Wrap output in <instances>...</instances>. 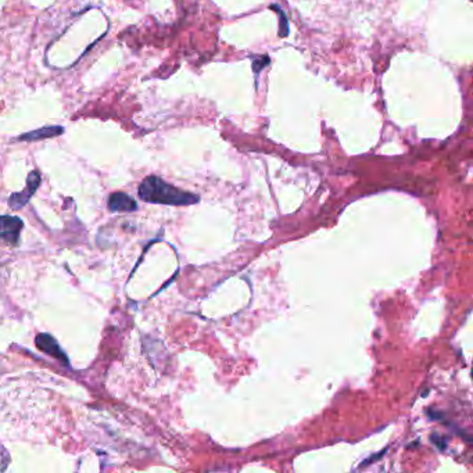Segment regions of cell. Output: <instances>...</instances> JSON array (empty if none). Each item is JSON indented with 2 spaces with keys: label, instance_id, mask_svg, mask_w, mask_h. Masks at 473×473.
I'll return each instance as SVG.
<instances>
[{
  "label": "cell",
  "instance_id": "obj_5",
  "mask_svg": "<svg viewBox=\"0 0 473 473\" xmlns=\"http://www.w3.org/2000/svg\"><path fill=\"white\" fill-rule=\"evenodd\" d=\"M138 208L136 201L122 191H115L108 198V210L111 212H132Z\"/></svg>",
  "mask_w": 473,
  "mask_h": 473
},
{
  "label": "cell",
  "instance_id": "obj_7",
  "mask_svg": "<svg viewBox=\"0 0 473 473\" xmlns=\"http://www.w3.org/2000/svg\"><path fill=\"white\" fill-rule=\"evenodd\" d=\"M271 8L277 10L278 14L281 15V31H279V34H281V36H286L289 34V25H287V18H286L284 10L279 6H272Z\"/></svg>",
  "mask_w": 473,
  "mask_h": 473
},
{
  "label": "cell",
  "instance_id": "obj_2",
  "mask_svg": "<svg viewBox=\"0 0 473 473\" xmlns=\"http://www.w3.org/2000/svg\"><path fill=\"white\" fill-rule=\"evenodd\" d=\"M24 222L18 217L0 215V245L15 246L18 245Z\"/></svg>",
  "mask_w": 473,
  "mask_h": 473
},
{
  "label": "cell",
  "instance_id": "obj_4",
  "mask_svg": "<svg viewBox=\"0 0 473 473\" xmlns=\"http://www.w3.org/2000/svg\"><path fill=\"white\" fill-rule=\"evenodd\" d=\"M35 343H36L38 349L42 350L43 353H46V354H49V356H52V357H54V358L63 361L64 365H68V358H67V356L63 353V350L60 349L59 343L54 340L53 336H50V335H48V333L38 335Z\"/></svg>",
  "mask_w": 473,
  "mask_h": 473
},
{
  "label": "cell",
  "instance_id": "obj_1",
  "mask_svg": "<svg viewBox=\"0 0 473 473\" xmlns=\"http://www.w3.org/2000/svg\"><path fill=\"white\" fill-rule=\"evenodd\" d=\"M139 197L146 203L166 205H190L198 203V196L178 189L159 177H147L139 187Z\"/></svg>",
  "mask_w": 473,
  "mask_h": 473
},
{
  "label": "cell",
  "instance_id": "obj_3",
  "mask_svg": "<svg viewBox=\"0 0 473 473\" xmlns=\"http://www.w3.org/2000/svg\"><path fill=\"white\" fill-rule=\"evenodd\" d=\"M41 185V174L38 171H32L27 178V187L20 193H13L8 198V205L13 210H21L34 196V193Z\"/></svg>",
  "mask_w": 473,
  "mask_h": 473
},
{
  "label": "cell",
  "instance_id": "obj_6",
  "mask_svg": "<svg viewBox=\"0 0 473 473\" xmlns=\"http://www.w3.org/2000/svg\"><path fill=\"white\" fill-rule=\"evenodd\" d=\"M64 132L63 126H57V125H52V126H43L39 128L36 131L24 133L21 136H18V140H25V142H35V140H42V139H48V138H54L59 136Z\"/></svg>",
  "mask_w": 473,
  "mask_h": 473
}]
</instances>
